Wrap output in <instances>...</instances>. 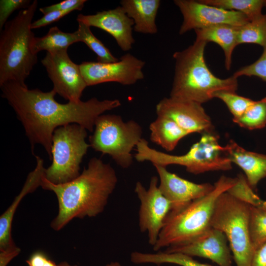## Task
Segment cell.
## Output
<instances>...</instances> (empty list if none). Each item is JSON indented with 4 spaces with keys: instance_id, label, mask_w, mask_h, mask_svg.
<instances>
[{
    "instance_id": "39",
    "label": "cell",
    "mask_w": 266,
    "mask_h": 266,
    "mask_svg": "<svg viewBox=\"0 0 266 266\" xmlns=\"http://www.w3.org/2000/svg\"><path fill=\"white\" fill-rule=\"evenodd\" d=\"M59 266H77L76 265L71 266V265H70L67 263L64 262L59 264Z\"/></svg>"
},
{
    "instance_id": "5",
    "label": "cell",
    "mask_w": 266,
    "mask_h": 266,
    "mask_svg": "<svg viewBox=\"0 0 266 266\" xmlns=\"http://www.w3.org/2000/svg\"><path fill=\"white\" fill-rule=\"evenodd\" d=\"M236 181V177L221 176L207 195L193 200L177 212L169 213L157 242L153 247L154 251L187 243L210 228L218 198Z\"/></svg>"
},
{
    "instance_id": "29",
    "label": "cell",
    "mask_w": 266,
    "mask_h": 266,
    "mask_svg": "<svg viewBox=\"0 0 266 266\" xmlns=\"http://www.w3.org/2000/svg\"><path fill=\"white\" fill-rule=\"evenodd\" d=\"M249 230L255 250L266 242V207L250 206Z\"/></svg>"
},
{
    "instance_id": "3",
    "label": "cell",
    "mask_w": 266,
    "mask_h": 266,
    "mask_svg": "<svg viewBox=\"0 0 266 266\" xmlns=\"http://www.w3.org/2000/svg\"><path fill=\"white\" fill-rule=\"evenodd\" d=\"M206 42L196 38L192 45L175 52L174 75L170 97L202 104L219 91L236 92L237 78H220L210 70L204 59Z\"/></svg>"
},
{
    "instance_id": "40",
    "label": "cell",
    "mask_w": 266,
    "mask_h": 266,
    "mask_svg": "<svg viewBox=\"0 0 266 266\" xmlns=\"http://www.w3.org/2000/svg\"><path fill=\"white\" fill-rule=\"evenodd\" d=\"M262 206L266 207V200H264Z\"/></svg>"
},
{
    "instance_id": "24",
    "label": "cell",
    "mask_w": 266,
    "mask_h": 266,
    "mask_svg": "<svg viewBox=\"0 0 266 266\" xmlns=\"http://www.w3.org/2000/svg\"><path fill=\"white\" fill-rule=\"evenodd\" d=\"M131 261L135 264H153L160 265L163 264H171L180 266H212L200 263L192 257L180 253H143L133 252L131 254Z\"/></svg>"
},
{
    "instance_id": "23",
    "label": "cell",
    "mask_w": 266,
    "mask_h": 266,
    "mask_svg": "<svg viewBox=\"0 0 266 266\" xmlns=\"http://www.w3.org/2000/svg\"><path fill=\"white\" fill-rule=\"evenodd\" d=\"M78 42L76 32L72 33L64 32L55 26L51 27L45 35L35 37L32 42V49L36 54L42 50L53 52L67 50L70 45Z\"/></svg>"
},
{
    "instance_id": "16",
    "label": "cell",
    "mask_w": 266,
    "mask_h": 266,
    "mask_svg": "<svg viewBox=\"0 0 266 266\" xmlns=\"http://www.w3.org/2000/svg\"><path fill=\"white\" fill-rule=\"evenodd\" d=\"M227 239L221 231L210 227L193 240L166 248L167 253H180L208 259L218 266H233Z\"/></svg>"
},
{
    "instance_id": "14",
    "label": "cell",
    "mask_w": 266,
    "mask_h": 266,
    "mask_svg": "<svg viewBox=\"0 0 266 266\" xmlns=\"http://www.w3.org/2000/svg\"><path fill=\"white\" fill-rule=\"evenodd\" d=\"M157 116L173 120L190 134L212 132L211 120L201 104L171 97L164 98L156 105Z\"/></svg>"
},
{
    "instance_id": "13",
    "label": "cell",
    "mask_w": 266,
    "mask_h": 266,
    "mask_svg": "<svg viewBox=\"0 0 266 266\" xmlns=\"http://www.w3.org/2000/svg\"><path fill=\"white\" fill-rule=\"evenodd\" d=\"M174 3L179 8L183 18L179 29L180 34L191 30L217 25L240 27L250 21L242 13L206 4L200 0H175Z\"/></svg>"
},
{
    "instance_id": "28",
    "label": "cell",
    "mask_w": 266,
    "mask_h": 266,
    "mask_svg": "<svg viewBox=\"0 0 266 266\" xmlns=\"http://www.w3.org/2000/svg\"><path fill=\"white\" fill-rule=\"evenodd\" d=\"M239 127L249 130L261 129L266 126V97L255 101L239 118L233 120Z\"/></svg>"
},
{
    "instance_id": "32",
    "label": "cell",
    "mask_w": 266,
    "mask_h": 266,
    "mask_svg": "<svg viewBox=\"0 0 266 266\" xmlns=\"http://www.w3.org/2000/svg\"><path fill=\"white\" fill-rule=\"evenodd\" d=\"M236 78L241 76H256L266 82V45L260 58L253 63L243 66L233 75Z\"/></svg>"
},
{
    "instance_id": "34",
    "label": "cell",
    "mask_w": 266,
    "mask_h": 266,
    "mask_svg": "<svg viewBox=\"0 0 266 266\" xmlns=\"http://www.w3.org/2000/svg\"><path fill=\"white\" fill-rule=\"evenodd\" d=\"M86 0H66L59 3L39 8V11L44 15L50 12L57 10L70 11L81 10L84 6Z\"/></svg>"
},
{
    "instance_id": "1",
    "label": "cell",
    "mask_w": 266,
    "mask_h": 266,
    "mask_svg": "<svg viewBox=\"0 0 266 266\" xmlns=\"http://www.w3.org/2000/svg\"><path fill=\"white\" fill-rule=\"evenodd\" d=\"M0 88L2 97L13 108L24 128L32 151L35 144H40L50 160L52 136L57 128L77 124L93 132L99 116L121 105L117 99L100 100L96 98L60 103L55 100L56 93L53 89L49 92L30 90L13 81L5 82Z\"/></svg>"
},
{
    "instance_id": "6",
    "label": "cell",
    "mask_w": 266,
    "mask_h": 266,
    "mask_svg": "<svg viewBox=\"0 0 266 266\" xmlns=\"http://www.w3.org/2000/svg\"><path fill=\"white\" fill-rule=\"evenodd\" d=\"M134 157L139 162L149 161L153 165L166 167L171 165L184 166L190 173L198 174L210 171L229 170L232 163L219 143L216 134L202 133L200 139L182 155H173L151 148L142 138L136 146Z\"/></svg>"
},
{
    "instance_id": "17",
    "label": "cell",
    "mask_w": 266,
    "mask_h": 266,
    "mask_svg": "<svg viewBox=\"0 0 266 266\" xmlns=\"http://www.w3.org/2000/svg\"><path fill=\"white\" fill-rule=\"evenodd\" d=\"M76 20L78 22L100 28L110 34L123 51L131 50L135 42L132 33L134 22L121 6L98 12L95 14H80Z\"/></svg>"
},
{
    "instance_id": "18",
    "label": "cell",
    "mask_w": 266,
    "mask_h": 266,
    "mask_svg": "<svg viewBox=\"0 0 266 266\" xmlns=\"http://www.w3.org/2000/svg\"><path fill=\"white\" fill-rule=\"evenodd\" d=\"M36 166L31 172L19 195L16 197L11 205L0 217V253L13 254L18 256L20 249L17 247L11 237L12 222L17 207L21 200L28 194L33 192L41 186L44 176L45 168L43 161L39 157L35 156Z\"/></svg>"
},
{
    "instance_id": "27",
    "label": "cell",
    "mask_w": 266,
    "mask_h": 266,
    "mask_svg": "<svg viewBox=\"0 0 266 266\" xmlns=\"http://www.w3.org/2000/svg\"><path fill=\"white\" fill-rule=\"evenodd\" d=\"M78 28L75 31L78 42H82L97 56V62L103 63L115 62L119 59L114 57L103 43L92 33L90 27L78 22Z\"/></svg>"
},
{
    "instance_id": "12",
    "label": "cell",
    "mask_w": 266,
    "mask_h": 266,
    "mask_svg": "<svg viewBox=\"0 0 266 266\" xmlns=\"http://www.w3.org/2000/svg\"><path fill=\"white\" fill-rule=\"evenodd\" d=\"M41 63L57 93L68 101L77 102L87 84L82 75L79 65L73 63L67 50L47 52Z\"/></svg>"
},
{
    "instance_id": "20",
    "label": "cell",
    "mask_w": 266,
    "mask_h": 266,
    "mask_svg": "<svg viewBox=\"0 0 266 266\" xmlns=\"http://www.w3.org/2000/svg\"><path fill=\"white\" fill-rule=\"evenodd\" d=\"M160 0H122L121 6L134 22L135 32L155 34L158 32L156 18L160 7Z\"/></svg>"
},
{
    "instance_id": "30",
    "label": "cell",
    "mask_w": 266,
    "mask_h": 266,
    "mask_svg": "<svg viewBox=\"0 0 266 266\" xmlns=\"http://www.w3.org/2000/svg\"><path fill=\"white\" fill-rule=\"evenodd\" d=\"M235 184L227 192L237 200L253 206H260L264 201L249 184L246 178L242 174L236 177Z\"/></svg>"
},
{
    "instance_id": "7",
    "label": "cell",
    "mask_w": 266,
    "mask_h": 266,
    "mask_svg": "<svg viewBox=\"0 0 266 266\" xmlns=\"http://www.w3.org/2000/svg\"><path fill=\"white\" fill-rule=\"evenodd\" d=\"M250 206L226 192L218 198L210 221L211 227L226 235L236 266H252L255 250L250 234Z\"/></svg>"
},
{
    "instance_id": "4",
    "label": "cell",
    "mask_w": 266,
    "mask_h": 266,
    "mask_svg": "<svg viewBox=\"0 0 266 266\" xmlns=\"http://www.w3.org/2000/svg\"><path fill=\"white\" fill-rule=\"evenodd\" d=\"M36 0L7 21L0 36V86L13 81L27 87L25 81L37 61L32 49L35 37L32 20L37 7Z\"/></svg>"
},
{
    "instance_id": "31",
    "label": "cell",
    "mask_w": 266,
    "mask_h": 266,
    "mask_svg": "<svg viewBox=\"0 0 266 266\" xmlns=\"http://www.w3.org/2000/svg\"><path fill=\"white\" fill-rule=\"evenodd\" d=\"M213 98L223 101L233 116V120L241 117L254 100L236 94L235 92L219 91L215 93Z\"/></svg>"
},
{
    "instance_id": "37",
    "label": "cell",
    "mask_w": 266,
    "mask_h": 266,
    "mask_svg": "<svg viewBox=\"0 0 266 266\" xmlns=\"http://www.w3.org/2000/svg\"><path fill=\"white\" fill-rule=\"evenodd\" d=\"M252 266H266V242L255 250Z\"/></svg>"
},
{
    "instance_id": "26",
    "label": "cell",
    "mask_w": 266,
    "mask_h": 266,
    "mask_svg": "<svg viewBox=\"0 0 266 266\" xmlns=\"http://www.w3.org/2000/svg\"><path fill=\"white\" fill-rule=\"evenodd\" d=\"M254 43L266 45V14L250 20L237 28V44Z\"/></svg>"
},
{
    "instance_id": "9",
    "label": "cell",
    "mask_w": 266,
    "mask_h": 266,
    "mask_svg": "<svg viewBox=\"0 0 266 266\" xmlns=\"http://www.w3.org/2000/svg\"><path fill=\"white\" fill-rule=\"evenodd\" d=\"M87 130L77 124L57 128L52 139L51 165L45 168L44 177L50 182L62 184L80 175V165L90 144L86 141Z\"/></svg>"
},
{
    "instance_id": "21",
    "label": "cell",
    "mask_w": 266,
    "mask_h": 266,
    "mask_svg": "<svg viewBox=\"0 0 266 266\" xmlns=\"http://www.w3.org/2000/svg\"><path fill=\"white\" fill-rule=\"evenodd\" d=\"M237 28L221 24L195 30L197 38L206 43H216L222 48L225 55V65L227 70H230L231 68L233 51L238 45Z\"/></svg>"
},
{
    "instance_id": "25",
    "label": "cell",
    "mask_w": 266,
    "mask_h": 266,
    "mask_svg": "<svg viewBox=\"0 0 266 266\" xmlns=\"http://www.w3.org/2000/svg\"><path fill=\"white\" fill-rule=\"evenodd\" d=\"M206 4L245 15L250 20L262 14L266 0H200Z\"/></svg>"
},
{
    "instance_id": "33",
    "label": "cell",
    "mask_w": 266,
    "mask_h": 266,
    "mask_svg": "<svg viewBox=\"0 0 266 266\" xmlns=\"http://www.w3.org/2000/svg\"><path fill=\"white\" fill-rule=\"evenodd\" d=\"M29 0H0V30H2L7 19L16 10L25 9L29 7Z\"/></svg>"
},
{
    "instance_id": "2",
    "label": "cell",
    "mask_w": 266,
    "mask_h": 266,
    "mask_svg": "<svg viewBox=\"0 0 266 266\" xmlns=\"http://www.w3.org/2000/svg\"><path fill=\"white\" fill-rule=\"evenodd\" d=\"M117 182L113 167L97 158H92L87 167L70 181L56 184L43 176L40 186L53 192L59 204L51 227L59 231L73 218L95 217L101 213Z\"/></svg>"
},
{
    "instance_id": "38",
    "label": "cell",
    "mask_w": 266,
    "mask_h": 266,
    "mask_svg": "<svg viewBox=\"0 0 266 266\" xmlns=\"http://www.w3.org/2000/svg\"><path fill=\"white\" fill-rule=\"evenodd\" d=\"M105 266H122L121 264L118 262H112L107 264Z\"/></svg>"
},
{
    "instance_id": "19",
    "label": "cell",
    "mask_w": 266,
    "mask_h": 266,
    "mask_svg": "<svg viewBox=\"0 0 266 266\" xmlns=\"http://www.w3.org/2000/svg\"><path fill=\"white\" fill-rule=\"evenodd\" d=\"M224 151L232 163L243 170L253 190L266 177V155L247 150L233 140L224 146Z\"/></svg>"
},
{
    "instance_id": "41",
    "label": "cell",
    "mask_w": 266,
    "mask_h": 266,
    "mask_svg": "<svg viewBox=\"0 0 266 266\" xmlns=\"http://www.w3.org/2000/svg\"><path fill=\"white\" fill-rule=\"evenodd\" d=\"M265 7H266V3H265Z\"/></svg>"
},
{
    "instance_id": "8",
    "label": "cell",
    "mask_w": 266,
    "mask_h": 266,
    "mask_svg": "<svg viewBox=\"0 0 266 266\" xmlns=\"http://www.w3.org/2000/svg\"><path fill=\"white\" fill-rule=\"evenodd\" d=\"M142 128L136 121L124 122L115 114H102L97 119L90 146L96 151L110 156L123 168L133 163L131 153L141 140Z\"/></svg>"
},
{
    "instance_id": "22",
    "label": "cell",
    "mask_w": 266,
    "mask_h": 266,
    "mask_svg": "<svg viewBox=\"0 0 266 266\" xmlns=\"http://www.w3.org/2000/svg\"><path fill=\"white\" fill-rule=\"evenodd\" d=\"M151 141L166 151L173 150L179 141L190 134L172 119L157 116L149 126Z\"/></svg>"
},
{
    "instance_id": "35",
    "label": "cell",
    "mask_w": 266,
    "mask_h": 266,
    "mask_svg": "<svg viewBox=\"0 0 266 266\" xmlns=\"http://www.w3.org/2000/svg\"><path fill=\"white\" fill-rule=\"evenodd\" d=\"M70 11L57 10L50 12L44 15L39 19L32 22L31 29H34L46 26L60 20L64 16L68 14Z\"/></svg>"
},
{
    "instance_id": "10",
    "label": "cell",
    "mask_w": 266,
    "mask_h": 266,
    "mask_svg": "<svg viewBox=\"0 0 266 266\" xmlns=\"http://www.w3.org/2000/svg\"><path fill=\"white\" fill-rule=\"evenodd\" d=\"M134 192L140 201L139 229L141 232L147 233L149 243L153 247L170 211V202L161 192L159 178L156 176L151 177L148 189L137 181Z\"/></svg>"
},
{
    "instance_id": "11",
    "label": "cell",
    "mask_w": 266,
    "mask_h": 266,
    "mask_svg": "<svg viewBox=\"0 0 266 266\" xmlns=\"http://www.w3.org/2000/svg\"><path fill=\"white\" fill-rule=\"evenodd\" d=\"M145 65L144 61L127 53L115 62H84L79 66L87 86L109 82L131 85L144 78Z\"/></svg>"
},
{
    "instance_id": "15",
    "label": "cell",
    "mask_w": 266,
    "mask_h": 266,
    "mask_svg": "<svg viewBox=\"0 0 266 266\" xmlns=\"http://www.w3.org/2000/svg\"><path fill=\"white\" fill-rule=\"evenodd\" d=\"M159 176V188L170 201L169 213L177 212L193 200L210 193L214 185L210 183H195L168 171L166 167L153 165Z\"/></svg>"
},
{
    "instance_id": "36",
    "label": "cell",
    "mask_w": 266,
    "mask_h": 266,
    "mask_svg": "<svg viewBox=\"0 0 266 266\" xmlns=\"http://www.w3.org/2000/svg\"><path fill=\"white\" fill-rule=\"evenodd\" d=\"M29 266H59L43 251L33 252L26 261Z\"/></svg>"
}]
</instances>
